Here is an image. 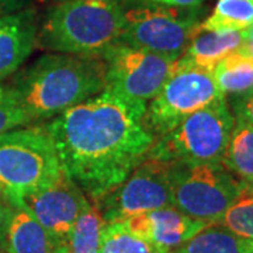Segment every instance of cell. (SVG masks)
I'll use <instances>...</instances> for the list:
<instances>
[{
	"label": "cell",
	"mask_w": 253,
	"mask_h": 253,
	"mask_svg": "<svg viewBox=\"0 0 253 253\" xmlns=\"http://www.w3.org/2000/svg\"><path fill=\"white\" fill-rule=\"evenodd\" d=\"M148 103L106 87L46 124L61 169L97 201L149 156L156 136Z\"/></svg>",
	"instance_id": "1"
},
{
	"label": "cell",
	"mask_w": 253,
	"mask_h": 253,
	"mask_svg": "<svg viewBox=\"0 0 253 253\" xmlns=\"http://www.w3.org/2000/svg\"><path fill=\"white\" fill-rule=\"evenodd\" d=\"M10 86L31 123L54 118L106 89V62L99 56L45 54L16 73Z\"/></svg>",
	"instance_id": "2"
},
{
	"label": "cell",
	"mask_w": 253,
	"mask_h": 253,
	"mask_svg": "<svg viewBox=\"0 0 253 253\" xmlns=\"http://www.w3.org/2000/svg\"><path fill=\"white\" fill-rule=\"evenodd\" d=\"M126 9L120 0H63L46 13L37 42L56 54L99 56L120 42Z\"/></svg>",
	"instance_id": "3"
},
{
	"label": "cell",
	"mask_w": 253,
	"mask_h": 253,
	"mask_svg": "<svg viewBox=\"0 0 253 253\" xmlns=\"http://www.w3.org/2000/svg\"><path fill=\"white\" fill-rule=\"evenodd\" d=\"M62 169L45 126H21L0 134V197L17 206L51 184Z\"/></svg>",
	"instance_id": "4"
},
{
	"label": "cell",
	"mask_w": 253,
	"mask_h": 253,
	"mask_svg": "<svg viewBox=\"0 0 253 253\" xmlns=\"http://www.w3.org/2000/svg\"><path fill=\"white\" fill-rule=\"evenodd\" d=\"M235 126L226 97L183 118L168 134L156 138L149 156L166 162L222 165Z\"/></svg>",
	"instance_id": "5"
},
{
	"label": "cell",
	"mask_w": 253,
	"mask_h": 253,
	"mask_svg": "<svg viewBox=\"0 0 253 253\" xmlns=\"http://www.w3.org/2000/svg\"><path fill=\"white\" fill-rule=\"evenodd\" d=\"M170 186L173 206L206 224H218L244 196L242 181L222 165L172 162Z\"/></svg>",
	"instance_id": "6"
},
{
	"label": "cell",
	"mask_w": 253,
	"mask_h": 253,
	"mask_svg": "<svg viewBox=\"0 0 253 253\" xmlns=\"http://www.w3.org/2000/svg\"><path fill=\"white\" fill-rule=\"evenodd\" d=\"M225 97L212 76V69L179 58L161 91L146 109V121L156 138L168 134L191 113Z\"/></svg>",
	"instance_id": "7"
},
{
	"label": "cell",
	"mask_w": 253,
	"mask_h": 253,
	"mask_svg": "<svg viewBox=\"0 0 253 253\" xmlns=\"http://www.w3.org/2000/svg\"><path fill=\"white\" fill-rule=\"evenodd\" d=\"M197 10L159 4L126 9L120 42L155 54L180 56L199 31Z\"/></svg>",
	"instance_id": "8"
},
{
	"label": "cell",
	"mask_w": 253,
	"mask_h": 253,
	"mask_svg": "<svg viewBox=\"0 0 253 253\" xmlns=\"http://www.w3.org/2000/svg\"><path fill=\"white\" fill-rule=\"evenodd\" d=\"M172 162L148 156L118 187L94 201L104 221L124 222L148 211L173 206L170 186Z\"/></svg>",
	"instance_id": "9"
},
{
	"label": "cell",
	"mask_w": 253,
	"mask_h": 253,
	"mask_svg": "<svg viewBox=\"0 0 253 253\" xmlns=\"http://www.w3.org/2000/svg\"><path fill=\"white\" fill-rule=\"evenodd\" d=\"M101 58L106 62V87L148 103L161 91L180 56L155 54L117 42Z\"/></svg>",
	"instance_id": "10"
},
{
	"label": "cell",
	"mask_w": 253,
	"mask_h": 253,
	"mask_svg": "<svg viewBox=\"0 0 253 253\" xmlns=\"http://www.w3.org/2000/svg\"><path fill=\"white\" fill-rule=\"evenodd\" d=\"M20 204L52 235L68 242L76 219L90 206V201L62 170L56 180L27 194Z\"/></svg>",
	"instance_id": "11"
},
{
	"label": "cell",
	"mask_w": 253,
	"mask_h": 253,
	"mask_svg": "<svg viewBox=\"0 0 253 253\" xmlns=\"http://www.w3.org/2000/svg\"><path fill=\"white\" fill-rule=\"evenodd\" d=\"M124 224L131 232L144 238L165 253L173 252L203 228L210 225L186 215L174 206L128 218Z\"/></svg>",
	"instance_id": "12"
},
{
	"label": "cell",
	"mask_w": 253,
	"mask_h": 253,
	"mask_svg": "<svg viewBox=\"0 0 253 253\" xmlns=\"http://www.w3.org/2000/svg\"><path fill=\"white\" fill-rule=\"evenodd\" d=\"M37 17L23 9L0 17V83L17 72L37 45Z\"/></svg>",
	"instance_id": "13"
},
{
	"label": "cell",
	"mask_w": 253,
	"mask_h": 253,
	"mask_svg": "<svg viewBox=\"0 0 253 253\" xmlns=\"http://www.w3.org/2000/svg\"><path fill=\"white\" fill-rule=\"evenodd\" d=\"M6 253H68V242L52 235L21 204L13 206L6 239Z\"/></svg>",
	"instance_id": "14"
},
{
	"label": "cell",
	"mask_w": 253,
	"mask_h": 253,
	"mask_svg": "<svg viewBox=\"0 0 253 253\" xmlns=\"http://www.w3.org/2000/svg\"><path fill=\"white\" fill-rule=\"evenodd\" d=\"M248 38V31H203L193 37L184 52V61L212 69L221 59L238 51Z\"/></svg>",
	"instance_id": "15"
},
{
	"label": "cell",
	"mask_w": 253,
	"mask_h": 253,
	"mask_svg": "<svg viewBox=\"0 0 253 253\" xmlns=\"http://www.w3.org/2000/svg\"><path fill=\"white\" fill-rule=\"evenodd\" d=\"M212 76L224 96L239 97L253 91V61L238 49L212 68Z\"/></svg>",
	"instance_id": "16"
},
{
	"label": "cell",
	"mask_w": 253,
	"mask_h": 253,
	"mask_svg": "<svg viewBox=\"0 0 253 253\" xmlns=\"http://www.w3.org/2000/svg\"><path fill=\"white\" fill-rule=\"evenodd\" d=\"M248 242L225 226L210 224L170 253H246Z\"/></svg>",
	"instance_id": "17"
},
{
	"label": "cell",
	"mask_w": 253,
	"mask_h": 253,
	"mask_svg": "<svg viewBox=\"0 0 253 253\" xmlns=\"http://www.w3.org/2000/svg\"><path fill=\"white\" fill-rule=\"evenodd\" d=\"M222 166L239 180L253 176V126L235 118V126L226 148Z\"/></svg>",
	"instance_id": "18"
},
{
	"label": "cell",
	"mask_w": 253,
	"mask_h": 253,
	"mask_svg": "<svg viewBox=\"0 0 253 253\" xmlns=\"http://www.w3.org/2000/svg\"><path fill=\"white\" fill-rule=\"evenodd\" d=\"M253 26V0H218L199 28L203 31H248Z\"/></svg>",
	"instance_id": "19"
},
{
	"label": "cell",
	"mask_w": 253,
	"mask_h": 253,
	"mask_svg": "<svg viewBox=\"0 0 253 253\" xmlns=\"http://www.w3.org/2000/svg\"><path fill=\"white\" fill-rule=\"evenodd\" d=\"M106 221L93 201L76 219L68 238V253H99Z\"/></svg>",
	"instance_id": "20"
},
{
	"label": "cell",
	"mask_w": 253,
	"mask_h": 253,
	"mask_svg": "<svg viewBox=\"0 0 253 253\" xmlns=\"http://www.w3.org/2000/svg\"><path fill=\"white\" fill-rule=\"evenodd\" d=\"M99 253H165L156 246L135 235L124 222L106 224Z\"/></svg>",
	"instance_id": "21"
},
{
	"label": "cell",
	"mask_w": 253,
	"mask_h": 253,
	"mask_svg": "<svg viewBox=\"0 0 253 253\" xmlns=\"http://www.w3.org/2000/svg\"><path fill=\"white\" fill-rule=\"evenodd\" d=\"M219 225L225 226L235 235L253 241V197L244 194L226 210Z\"/></svg>",
	"instance_id": "22"
},
{
	"label": "cell",
	"mask_w": 253,
	"mask_h": 253,
	"mask_svg": "<svg viewBox=\"0 0 253 253\" xmlns=\"http://www.w3.org/2000/svg\"><path fill=\"white\" fill-rule=\"evenodd\" d=\"M31 120L10 84L0 83V134L28 126Z\"/></svg>",
	"instance_id": "23"
},
{
	"label": "cell",
	"mask_w": 253,
	"mask_h": 253,
	"mask_svg": "<svg viewBox=\"0 0 253 253\" xmlns=\"http://www.w3.org/2000/svg\"><path fill=\"white\" fill-rule=\"evenodd\" d=\"M234 116L236 120H241L253 126V91L235 97L234 101Z\"/></svg>",
	"instance_id": "24"
},
{
	"label": "cell",
	"mask_w": 253,
	"mask_h": 253,
	"mask_svg": "<svg viewBox=\"0 0 253 253\" xmlns=\"http://www.w3.org/2000/svg\"><path fill=\"white\" fill-rule=\"evenodd\" d=\"M11 212H13V204H10V201L6 199L0 197V249L4 248V239H6Z\"/></svg>",
	"instance_id": "25"
},
{
	"label": "cell",
	"mask_w": 253,
	"mask_h": 253,
	"mask_svg": "<svg viewBox=\"0 0 253 253\" xmlns=\"http://www.w3.org/2000/svg\"><path fill=\"white\" fill-rule=\"evenodd\" d=\"M151 4H159V6H168V7H176V9L197 10L203 6L206 0H144Z\"/></svg>",
	"instance_id": "26"
},
{
	"label": "cell",
	"mask_w": 253,
	"mask_h": 253,
	"mask_svg": "<svg viewBox=\"0 0 253 253\" xmlns=\"http://www.w3.org/2000/svg\"><path fill=\"white\" fill-rule=\"evenodd\" d=\"M26 3L27 0H0V17L23 10Z\"/></svg>",
	"instance_id": "27"
},
{
	"label": "cell",
	"mask_w": 253,
	"mask_h": 253,
	"mask_svg": "<svg viewBox=\"0 0 253 253\" xmlns=\"http://www.w3.org/2000/svg\"><path fill=\"white\" fill-rule=\"evenodd\" d=\"M242 52H244L248 58H251L253 61V37H249L246 38V41H245V44L241 48H239Z\"/></svg>",
	"instance_id": "28"
},
{
	"label": "cell",
	"mask_w": 253,
	"mask_h": 253,
	"mask_svg": "<svg viewBox=\"0 0 253 253\" xmlns=\"http://www.w3.org/2000/svg\"><path fill=\"white\" fill-rule=\"evenodd\" d=\"M242 181V187H244V194L248 196H252L253 197V176L248 180H241Z\"/></svg>",
	"instance_id": "29"
},
{
	"label": "cell",
	"mask_w": 253,
	"mask_h": 253,
	"mask_svg": "<svg viewBox=\"0 0 253 253\" xmlns=\"http://www.w3.org/2000/svg\"><path fill=\"white\" fill-rule=\"evenodd\" d=\"M246 253H253V241H249V242H248Z\"/></svg>",
	"instance_id": "30"
},
{
	"label": "cell",
	"mask_w": 253,
	"mask_h": 253,
	"mask_svg": "<svg viewBox=\"0 0 253 253\" xmlns=\"http://www.w3.org/2000/svg\"><path fill=\"white\" fill-rule=\"evenodd\" d=\"M248 36L249 37H253V26L249 30H248Z\"/></svg>",
	"instance_id": "31"
},
{
	"label": "cell",
	"mask_w": 253,
	"mask_h": 253,
	"mask_svg": "<svg viewBox=\"0 0 253 253\" xmlns=\"http://www.w3.org/2000/svg\"><path fill=\"white\" fill-rule=\"evenodd\" d=\"M52 1H56V3H58V1H63V0H52Z\"/></svg>",
	"instance_id": "32"
},
{
	"label": "cell",
	"mask_w": 253,
	"mask_h": 253,
	"mask_svg": "<svg viewBox=\"0 0 253 253\" xmlns=\"http://www.w3.org/2000/svg\"><path fill=\"white\" fill-rule=\"evenodd\" d=\"M0 253H6V252H4V251H3V249H0Z\"/></svg>",
	"instance_id": "33"
}]
</instances>
